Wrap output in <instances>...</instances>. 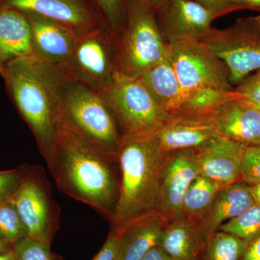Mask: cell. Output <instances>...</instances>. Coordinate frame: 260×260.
Wrapping results in <instances>:
<instances>
[{"instance_id":"d590c367","label":"cell","mask_w":260,"mask_h":260,"mask_svg":"<svg viewBox=\"0 0 260 260\" xmlns=\"http://www.w3.org/2000/svg\"><path fill=\"white\" fill-rule=\"evenodd\" d=\"M140 260H174L160 246H155Z\"/></svg>"},{"instance_id":"d6986e66","label":"cell","mask_w":260,"mask_h":260,"mask_svg":"<svg viewBox=\"0 0 260 260\" xmlns=\"http://www.w3.org/2000/svg\"><path fill=\"white\" fill-rule=\"evenodd\" d=\"M32 54L31 31L28 20L20 12L0 11V75L10 61Z\"/></svg>"},{"instance_id":"cb8c5ba5","label":"cell","mask_w":260,"mask_h":260,"mask_svg":"<svg viewBox=\"0 0 260 260\" xmlns=\"http://www.w3.org/2000/svg\"><path fill=\"white\" fill-rule=\"evenodd\" d=\"M249 242L218 231L208 239L203 260H241Z\"/></svg>"},{"instance_id":"74e56055","label":"cell","mask_w":260,"mask_h":260,"mask_svg":"<svg viewBox=\"0 0 260 260\" xmlns=\"http://www.w3.org/2000/svg\"><path fill=\"white\" fill-rule=\"evenodd\" d=\"M13 250V246L0 237V254Z\"/></svg>"},{"instance_id":"3957f363","label":"cell","mask_w":260,"mask_h":260,"mask_svg":"<svg viewBox=\"0 0 260 260\" xmlns=\"http://www.w3.org/2000/svg\"><path fill=\"white\" fill-rule=\"evenodd\" d=\"M169 153L152 133L124 135L119 149L120 188L110 232L120 237L138 220L158 213L162 174Z\"/></svg>"},{"instance_id":"7c38bea8","label":"cell","mask_w":260,"mask_h":260,"mask_svg":"<svg viewBox=\"0 0 260 260\" xmlns=\"http://www.w3.org/2000/svg\"><path fill=\"white\" fill-rule=\"evenodd\" d=\"M199 174L194 148L170 152L162 174L158 209L167 223L180 215L184 195Z\"/></svg>"},{"instance_id":"7a4b0ae2","label":"cell","mask_w":260,"mask_h":260,"mask_svg":"<svg viewBox=\"0 0 260 260\" xmlns=\"http://www.w3.org/2000/svg\"><path fill=\"white\" fill-rule=\"evenodd\" d=\"M2 78L7 93L31 130L44 158L61 129V72L32 53L10 61Z\"/></svg>"},{"instance_id":"4dcf8cb0","label":"cell","mask_w":260,"mask_h":260,"mask_svg":"<svg viewBox=\"0 0 260 260\" xmlns=\"http://www.w3.org/2000/svg\"><path fill=\"white\" fill-rule=\"evenodd\" d=\"M20 181L19 169L0 172V202L10 199Z\"/></svg>"},{"instance_id":"e0dca14e","label":"cell","mask_w":260,"mask_h":260,"mask_svg":"<svg viewBox=\"0 0 260 260\" xmlns=\"http://www.w3.org/2000/svg\"><path fill=\"white\" fill-rule=\"evenodd\" d=\"M254 204L250 186L246 183L239 181L221 188L208 210L194 223L205 245L223 224L239 216Z\"/></svg>"},{"instance_id":"e575fe53","label":"cell","mask_w":260,"mask_h":260,"mask_svg":"<svg viewBox=\"0 0 260 260\" xmlns=\"http://www.w3.org/2000/svg\"><path fill=\"white\" fill-rule=\"evenodd\" d=\"M235 11L250 10L260 12V0H229Z\"/></svg>"},{"instance_id":"7402d4cb","label":"cell","mask_w":260,"mask_h":260,"mask_svg":"<svg viewBox=\"0 0 260 260\" xmlns=\"http://www.w3.org/2000/svg\"><path fill=\"white\" fill-rule=\"evenodd\" d=\"M167 222L155 213L133 224L119 237L120 260H140L154 246Z\"/></svg>"},{"instance_id":"44dd1931","label":"cell","mask_w":260,"mask_h":260,"mask_svg":"<svg viewBox=\"0 0 260 260\" xmlns=\"http://www.w3.org/2000/svg\"><path fill=\"white\" fill-rule=\"evenodd\" d=\"M138 78L166 112L172 117L179 114L185 93L167 56Z\"/></svg>"},{"instance_id":"d6a6232c","label":"cell","mask_w":260,"mask_h":260,"mask_svg":"<svg viewBox=\"0 0 260 260\" xmlns=\"http://www.w3.org/2000/svg\"><path fill=\"white\" fill-rule=\"evenodd\" d=\"M198 3L207 9L211 10L218 17L226 15L228 13L235 11L229 0H191Z\"/></svg>"},{"instance_id":"5b68a950","label":"cell","mask_w":260,"mask_h":260,"mask_svg":"<svg viewBox=\"0 0 260 260\" xmlns=\"http://www.w3.org/2000/svg\"><path fill=\"white\" fill-rule=\"evenodd\" d=\"M116 69L138 78L167 56L155 10L145 0H128L124 22L114 34Z\"/></svg>"},{"instance_id":"30bf717a","label":"cell","mask_w":260,"mask_h":260,"mask_svg":"<svg viewBox=\"0 0 260 260\" xmlns=\"http://www.w3.org/2000/svg\"><path fill=\"white\" fill-rule=\"evenodd\" d=\"M116 70L114 34L107 25L79 34L63 74L102 90Z\"/></svg>"},{"instance_id":"6da1fadb","label":"cell","mask_w":260,"mask_h":260,"mask_svg":"<svg viewBox=\"0 0 260 260\" xmlns=\"http://www.w3.org/2000/svg\"><path fill=\"white\" fill-rule=\"evenodd\" d=\"M58 189L112 220L119 201V157L61 128L44 158Z\"/></svg>"},{"instance_id":"9c48e42d","label":"cell","mask_w":260,"mask_h":260,"mask_svg":"<svg viewBox=\"0 0 260 260\" xmlns=\"http://www.w3.org/2000/svg\"><path fill=\"white\" fill-rule=\"evenodd\" d=\"M167 57L184 93L203 88L235 90L226 65L198 39L167 42Z\"/></svg>"},{"instance_id":"8992f818","label":"cell","mask_w":260,"mask_h":260,"mask_svg":"<svg viewBox=\"0 0 260 260\" xmlns=\"http://www.w3.org/2000/svg\"><path fill=\"white\" fill-rule=\"evenodd\" d=\"M101 92L124 135L155 133L172 119L139 78L116 70Z\"/></svg>"},{"instance_id":"ac0fdd59","label":"cell","mask_w":260,"mask_h":260,"mask_svg":"<svg viewBox=\"0 0 260 260\" xmlns=\"http://www.w3.org/2000/svg\"><path fill=\"white\" fill-rule=\"evenodd\" d=\"M168 153L183 149L196 148L218 136L208 116L173 117L162 129L152 133Z\"/></svg>"},{"instance_id":"d4e9b609","label":"cell","mask_w":260,"mask_h":260,"mask_svg":"<svg viewBox=\"0 0 260 260\" xmlns=\"http://www.w3.org/2000/svg\"><path fill=\"white\" fill-rule=\"evenodd\" d=\"M218 231L249 242L254 240L260 236V205L254 203L239 216L223 224Z\"/></svg>"},{"instance_id":"4fadbf2b","label":"cell","mask_w":260,"mask_h":260,"mask_svg":"<svg viewBox=\"0 0 260 260\" xmlns=\"http://www.w3.org/2000/svg\"><path fill=\"white\" fill-rule=\"evenodd\" d=\"M157 23L167 42L198 39L211 28L218 15L191 0H167L155 11Z\"/></svg>"},{"instance_id":"4316f807","label":"cell","mask_w":260,"mask_h":260,"mask_svg":"<svg viewBox=\"0 0 260 260\" xmlns=\"http://www.w3.org/2000/svg\"><path fill=\"white\" fill-rule=\"evenodd\" d=\"M16 260H63L51 250V246L29 237H23L13 245Z\"/></svg>"},{"instance_id":"2e32d148","label":"cell","mask_w":260,"mask_h":260,"mask_svg":"<svg viewBox=\"0 0 260 260\" xmlns=\"http://www.w3.org/2000/svg\"><path fill=\"white\" fill-rule=\"evenodd\" d=\"M23 14L30 25L32 53L62 70L71 57L79 34L42 15L32 13Z\"/></svg>"},{"instance_id":"836d02e7","label":"cell","mask_w":260,"mask_h":260,"mask_svg":"<svg viewBox=\"0 0 260 260\" xmlns=\"http://www.w3.org/2000/svg\"><path fill=\"white\" fill-rule=\"evenodd\" d=\"M241 260H260V236L249 242Z\"/></svg>"},{"instance_id":"277c9868","label":"cell","mask_w":260,"mask_h":260,"mask_svg":"<svg viewBox=\"0 0 260 260\" xmlns=\"http://www.w3.org/2000/svg\"><path fill=\"white\" fill-rule=\"evenodd\" d=\"M61 75V127L118 156L124 135L102 92Z\"/></svg>"},{"instance_id":"f1b7e54d","label":"cell","mask_w":260,"mask_h":260,"mask_svg":"<svg viewBox=\"0 0 260 260\" xmlns=\"http://www.w3.org/2000/svg\"><path fill=\"white\" fill-rule=\"evenodd\" d=\"M241 181L249 186L260 184V145L246 148L241 169Z\"/></svg>"},{"instance_id":"52a82bcc","label":"cell","mask_w":260,"mask_h":260,"mask_svg":"<svg viewBox=\"0 0 260 260\" xmlns=\"http://www.w3.org/2000/svg\"><path fill=\"white\" fill-rule=\"evenodd\" d=\"M20 181L10 200L27 232V237L51 246L60 222V208L53 198L52 188L42 167L18 168Z\"/></svg>"},{"instance_id":"f35d334b","label":"cell","mask_w":260,"mask_h":260,"mask_svg":"<svg viewBox=\"0 0 260 260\" xmlns=\"http://www.w3.org/2000/svg\"><path fill=\"white\" fill-rule=\"evenodd\" d=\"M145 1L148 2V4L156 11L159 8H161L167 0H145Z\"/></svg>"},{"instance_id":"83f0119b","label":"cell","mask_w":260,"mask_h":260,"mask_svg":"<svg viewBox=\"0 0 260 260\" xmlns=\"http://www.w3.org/2000/svg\"><path fill=\"white\" fill-rule=\"evenodd\" d=\"M108 28L116 34L124 22L128 0H94Z\"/></svg>"},{"instance_id":"ba28073f","label":"cell","mask_w":260,"mask_h":260,"mask_svg":"<svg viewBox=\"0 0 260 260\" xmlns=\"http://www.w3.org/2000/svg\"><path fill=\"white\" fill-rule=\"evenodd\" d=\"M198 40L225 63L232 83L260 69V15L237 19L222 30L211 27Z\"/></svg>"},{"instance_id":"484cf974","label":"cell","mask_w":260,"mask_h":260,"mask_svg":"<svg viewBox=\"0 0 260 260\" xmlns=\"http://www.w3.org/2000/svg\"><path fill=\"white\" fill-rule=\"evenodd\" d=\"M0 237L12 246L27 237L23 221L10 199L0 202Z\"/></svg>"},{"instance_id":"603a6c76","label":"cell","mask_w":260,"mask_h":260,"mask_svg":"<svg viewBox=\"0 0 260 260\" xmlns=\"http://www.w3.org/2000/svg\"><path fill=\"white\" fill-rule=\"evenodd\" d=\"M221 188L203 176H198L186 191L179 216L194 223L208 210Z\"/></svg>"},{"instance_id":"5bb4252c","label":"cell","mask_w":260,"mask_h":260,"mask_svg":"<svg viewBox=\"0 0 260 260\" xmlns=\"http://www.w3.org/2000/svg\"><path fill=\"white\" fill-rule=\"evenodd\" d=\"M247 145L217 136L194 148L200 175L220 188L241 181Z\"/></svg>"},{"instance_id":"1f68e13d","label":"cell","mask_w":260,"mask_h":260,"mask_svg":"<svg viewBox=\"0 0 260 260\" xmlns=\"http://www.w3.org/2000/svg\"><path fill=\"white\" fill-rule=\"evenodd\" d=\"M120 239L114 233L109 232L102 249L92 260H120Z\"/></svg>"},{"instance_id":"f546056e","label":"cell","mask_w":260,"mask_h":260,"mask_svg":"<svg viewBox=\"0 0 260 260\" xmlns=\"http://www.w3.org/2000/svg\"><path fill=\"white\" fill-rule=\"evenodd\" d=\"M243 99L260 109V69L243 80L236 88Z\"/></svg>"},{"instance_id":"9a60e30c","label":"cell","mask_w":260,"mask_h":260,"mask_svg":"<svg viewBox=\"0 0 260 260\" xmlns=\"http://www.w3.org/2000/svg\"><path fill=\"white\" fill-rule=\"evenodd\" d=\"M207 116L218 136L247 146L260 145V109L242 97L223 103Z\"/></svg>"},{"instance_id":"ffe728a7","label":"cell","mask_w":260,"mask_h":260,"mask_svg":"<svg viewBox=\"0 0 260 260\" xmlns=\"http://www.w3.org/2000/svg\"><path fill=\"white\" fill-rule=\"evenodd\" d=\"M158 246L174 260H203L205 244L194 223L178 216L166 224Z\"/></svg>"},{"instance_id":"8fae6325","label":"cell","mask_w":260,"mask_h":260,"mask_svg":"<svg viewBox=\"0 0 260 260\" xmlns=\"http://www.w3.org/2000/svg\"><path fill=\"white\" fill-rule=\"evenodd\" d=\"M5 9L42 15L78 34L107 25L94 0H0V11Z\"/></svg>"},{"instance_id":"ab89813d","label":"cell","mask_w":260,"mask_h":260,"mask_svg":"<svg viewBox=\"0 0 260 260\" xmlns=\"http://www.w3.org/2000/svg\"><path fill=\"white\" fill-rule=\"evenodd\" d=\"M0 260H16L13 251L11 250L8 252L2 253L0 254Z\"/></svg>"},{"instance_id":"8d00e7d4","label":"cell","mask_w":260,"mask_h":260,"mask_svg":"<svg viewBox=\"0 0 260 260\" xmlns=\"http://www.w3.org/2000/svg\"><path fill=\"white\" fill-rule=\"evenodd\" d=\"M251 192L255 204L260 205V184L250 186Z\"/></svg>"}]
</instances>
